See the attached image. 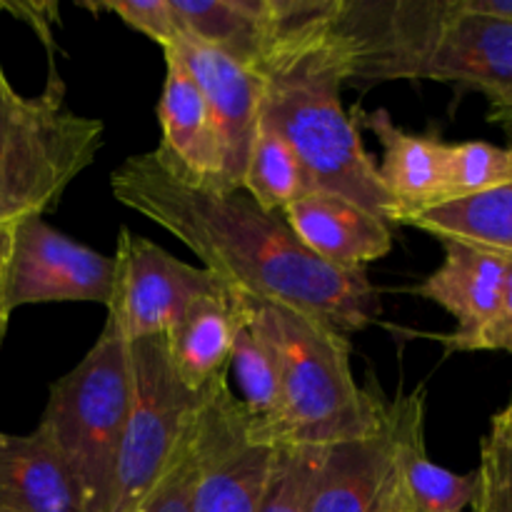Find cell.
<instances>
[{
  "mask_svg": "<svg viewBox=\"0 0 512 512\" xmlns=\"http://www.w3.org/2000/svg\"><path fill=\"white\" fill-rule=\"evenodd\" d=\"M113 198L188 245L203 268L260 303L310 315L340 333L380 318L368 270L330 268L303 248L283 213L263 210L245 190H203L165 173L153 153L130 155L110 175Z\"/></svg>",
  "mask_w": 512,
  "mask_h": 512,
  "instance_id": "1",
  "label": "cell"
},
{
  "mask_svg": "<svg viewBox=\"0 0 512 512\" xmlns=\"http://www.w3.org/2000/svg\"><path fill=\"white\" fill-rule=\"evenodd\" d=\"M340 0H315L308 18L285 35L258 70L260 118L295 150L310 183L395 225L378 163L360 140L340 98L348 85V50L335 30Z\"/></svg>",
  "mask_w": 512,
  "mask_h": 512,
  "instance_id": "2",
  "label": "cell"
},
{
  "mask_svg": "<svg viewBox=\"0 0 512 512\" xmlns=\"http://www.w3.org/2000/svg\"><path fill=\"white\" fill-rule=\"evenodd\" d=\"M335 30L348 83L435 80L512 105V23L473 15L458 0H340Z\"/></svg>",
  "mask_w": 512,
  "mask_h": 512,
  "instance_id": "3",
  "label": "cell"
},
{
  "mask_svg": "<svg viewBox=\"0 0 512 512\" xmlns=\"http://www.w3.org/2000/svg\"><path fill=\"white\" fill-rule=\"evenodd\" d=\"M250 315L268 335L280 365L278 410L255 420L275 448H328L383 428L388 400L360 388L348 335L283 305L248 298Z\"/></svg>",
  "mask_w": 512,
  "mask_h": 512,
  "instance_id": "4",
  "label": "cell"
},
{
  "mask_svg": "<svg viewBox=\"0 0 512 512\" xmlns=\"http://www.w3.org/2000/svg\"><path fill=\"white\" fill-rule=\"evenodd\" d=\"M105 125L65 105L55 70L43 93L23 95L0 65V228H15L53 208L95 163Z\"/></svg>",
  "mask_w": 512,
  "mask_h": 512,
  "instance_id": "5",
  "label": "cell"
},
{
  "mask_svg": "<svg viewBox=\"0 0 512 512\" xmlns=\"http://www.w3.org/2000/svg\"><path fill=\"white\" fill-rule=\"evenodd\" d=\"M130 390V345L108 333H100L85 358L50 385L35 430L68 465L85 512H113Z\"/></svg>",
  "mask_w": 512,
  "mask_h": 512,
  "instance_id": "6",
  "label": "cell"
},
{
  "mask_svg": "<svg viewBox=\"0 0 512 512\" xmlns=\"http://www.w3.org/2000/svg\"><path fill=\"white\" fill-rule=\"evenodd\" d=\"M278 450L233 395L228 373L210 380L188 435L193 512H260Z\"/></svg>",
  "mask_w": 512,
  "mask_h": 512,
  "instance_id": "7",
  "label": "cell"
},
{
  "mask_svg": "<svg viewBox=\"0 0 512 512\" xmlns=\"http://www.w3.org/2000/svg\"><path fill=\"white\" fill-rule=\"evenodd\" d=\"M130 410L118 460L113 512H128L160 483L188 443L200 393L170 360L165 338L130 343Z\"/></svg>",
  "mask_w": 512,
  "mask_h": 512,
  "instance_id": "8",
  "label": "cell"
},
{
  "mask_svg": "<svg viewBox=\"0 0 512 512\" xmlns=\"http://www.w3.org/2000/svg\"><path fill=\"white\" fill-rule=\"evenodd\" d=\"M113 288L103 333L123 340L168 338L200 298L228 293V285L155 245L153 240L120 228L118 253L113 255Z\"/></svg>",
  "mask_w": 512,
  "mask_h": 512,
  "instance_id": "9",
  "label": "cell"
},
{
  "mask_svg": "<svg viewBox=\"0 0 512 512\" xmlns=\"http://www.w3.org/2000/svg\"><path fill=\"white\" fill-rule=\"evenodd\" d=\"M115 260L68 238L40 218L13 228L8 265L10 310L40 303L108 305Z\"/></svg>",
  "mask_w": 512,
  "mask_h": 512,
  "instance_id": "10",
  "label": "cell"
},
{
  "mask_svg": "<svg viewBox=\"0 0 512 512\" xmlns=\"http://www.w3.org/2000/svg\"><path fill=\"white\" fill-rule=\"evenodd\" d=\"M180 33L258 73L315 0H170Z\"/></svg>",
  "mask_w": 512,
  "mask_h": 512,
  "instance_id": "11",
  "label": "cell"
},
{
  "mask_svg": "<svg viewBox=\"0 0 512 512\" xmlns=\"http://www.w3.org/2000/svg\"><path fill=\"white\" fill-rule=\"evenodd\" d=\"M165 83L158 100L160 143L150 150L173 178L203 190L228 193L223 148L203 93L190 70L165 48Z\"/></svg>",
  "mask_w": 512,
  "mask_h": 512,
  "instance_id": "12",
  "label": "cell"
},
{
  "mask_svg": "<svg viewBox=\"0 0 512 512\" xmlns=\"http://www.w3.org/2000/svg\"><path fill=\"white\" fill-rule=\"evenodd\" d=\"M168 50L178 55L203 93L220 148H223L228 188L243 190L245 165H248V153L260 115L263 80L258 73L235 63L220 50L198 43L183 33L173 40V45H168Z\"/></svg>",
  "mask_w": 512,
  "mask_h": 512,
  "instance_id": "13",
  "label": "cell"
},
{
  "mask_svg": "<svg viewBox=\"0 0 512 512\" xmlns=\"http://www.w3.org/2000/svg\"><path fill=\"white\" fill-rule=\"evenodd\" d=\"M393 455L390 410L368 438L315 448L305 512H393Z\"/></svg>",
  "mask_w": 512,
  "mask_h": 512,
  "instance_id": "14",
  "label": "cell"
},
{
  "mask_svg": "<svg viewBox=\"0 0 512 512\" xmlns=\"http://www.w3.org/2000/svg\"><path fill=\"white\" fill-rule=\"evenodd\" d=\"M443 263L413 293L458 320L453 333L433 335L448 353H465L475 335L493 320L512 258L475 245L440 240Z\"/></svg>",
  "mask_w": 512,
  "mask_h": 512,
  "instance_id": "15",
  "label": "cell"
},
{
  "mask_svg": "<svg viewBox=\"0 0 512 512\" xmlns=\"http://www.w3.org/2000/svg\"><path fill=\"white\" fill-rule=\"evenodd\" d=\"M395 433L393 512H465L473 508L478 478L453 473L425 448V388L388 400Z\"/></svg>",
  "mask_w": 512,
  "mask_h": 512,
  "instance_id": "16",
  "label": "cell"
},
{
  "mask_svg": "<svg viewBox=\"0 0 512 512\" xmlns=\"http://www.w3.org/2000/svg\"><path fill=\"white\" fill-rule=\"evenodd\" d=\"M295 238L330 268L358 273L393 250V225L338 195H303L283 210Z\"/></svg>",
  "mask_w": 512,
  "mask_h": 512,
  "instance_id": "17",
  "label": "cell"
},
{
  "mask_svg": "<svg viewBox=\"0 0 512 512\" xmlns=\"http://www.w3.org/2000/svg\"><path fill=\"white\" fill-rule=\"evenodd\" d=\"M353 118L370 130L383 148L378 175L393 203L395 225H403L413 215L443 205L448 140L435 133H408L395 125L393 115L385 108H355Z\"/></svg>",
  "mask_w": 512,
  "mask_h": 512,
  "instance_id": "18",
  "label": "cell"
},
{
  "mask_svg": "<svg viewBox=\"0 0 512 512\" xmlns=\"http://www.w3.org/2000/svg\"><path fill=\"white\" fill-rule=\"evenodd\" d=\"M0 510L85 512L68 465L40 430L30 435L0 430Z\"/></svg>",
  "mask_w": 512,
  "mask_h": 512,
  "instance_id": "19",
  "label": "cell"
},
{
  "mask_svg": "<svg viewBox=\"0 0 512 512\" xmlns=\"http://www.w3.org/2000/svg\"><path fill=\"white\" fill-rule=\"evenodd\" d=\"M238 330V295L200 298L178 328L165 338L170 360L190 390L200 393L220 373H228Z\"/></svg>",
  "mask_w": 512,
  "mask_h": 512,
  "instance_id": "20",
  "label": "cell"
},
{
  "mask_svg": "<svg viewBox=\"0 0 512 512\" xmlns=\"http://www.w3.org/2000/svg\"><path fill=\"white\" fill-rule=\"evenodd\" d=\"M403 225L512 258V183L423 210Z\"/></svg>",
  "mask_w": 512,
  "mask_h": 512,
  "instance_id": "21",
  "label": "cell"
},
{
  "mask_svg": "<svg viewBox=\"0 0 512 512\" xmlns=\"http://www.w3.org/2000/svg\"><path fill=\"white\" fill-rule=\"evenodd\" d=\"M243 190L270 213H283L288 205L315 190L295 150L260 115L245 165Z\"/></svg>",
  "mask_w": 512,
  "mask_h": 512,
  "instance_id": "22",
  "label": "cell"
},
{
  "mask_svg": "<svg viewBox=\"0 0 512 512\" xmlns=\"http://www.w3.org/2000/svg\"><path fill=\"white\" fill-rule=\"evenodd\" d=\"M238 330L230 365L240 388V403L255 420H268L278 410L280 400V365L268 335L253 320L248 295L238 293Z\"/></svg>",
  "mask_w": 512,
  "mask_h": 512,
  "instance_id": "23",
  "label": "cell"
},
{
  "mask_svg": "<svg viewBox=\"0 0 512 512\" xmlns=\"http://www.w3.org/2000/svg\"><path fill=\"white\" fill-rule=\"evenodd\" d=\"M512 183V145L463 140L445 143V203Z\"/></svg>",
  "mask_w": 512,
  "mask_h": 512,
  "instance_id": "24",
  "label": "cell"
},
{
  "mask_svg": "<svg viewBox=\"0 0 512 512\" xmlns=\"http://www.w3.org/2000/svg\"><path fill=\"white\" fill-rule=\"evenodd\" d=\"M475 478L473 512H512V400L490 420Z\"/></svg>",
  "mask_w": 512,
  "mask_h": 512,
  "instance_id": "25",
  "label": "cell"
},
{
  "mask_svg": "<svg viewBox=\"0 0 512 512\" xmlns=\"http://www.w3.org/2000/svg\"><path fill=\"white\" fill-rule=\"evenodd\" d=\"M90 13H110L123 20L128 28L138 30L145 38L158 43L160 48L173 45L180 35L178 20H175L170 0H95V3H80Z\"/></svg>",
  "mask_w": 512,
  "mask_h": 512,
  "instance_id": "26",
  "label": "cell"
},
{
  "mask_svg": "<svg viewBox=\"0 0 512 512\" xmlns=\"http://www.w3.org/2000/svg\"><path fill=\"white\" fill-rule=\"evenodd\" d=\"M315 448H280L260 512H305Z\"/></svg>",
  "mask_w": 512,
  "mask_h": 512,
  "instance_id": "27",
  "label": "cell"
},
{
  "mask_svg": "<svg viewBox=\"0 0 512 512\" xmlns=\"http://www.w3.org/2000/svg\"><path fill=\"white\" fill-rule=\"evenodd\" d=\"M190 455L188 443L180 450L175 463L170 465L168 473L160 478V483L133 505L128 512H193V503H190Z\"/></svg>",
  "mask_w": 512,
  "mask_h": 512,
  "instance_id": "28",
  "label": "cell"
},
{
  "mask_svg": "<svg viewBox=\"0 0 512 512\" xmlns=\"http://www.w3.org/2000/svg\"><path fill=\"white\" fill-rule=\"evenodd\" d=\"M475 350H503L512 355V263L493 320L475 335L465 353H475Z\"/></svg>",
  "mask_w": 512,
  "mask_h": 512,
  "instance_id": "29",
  "label": "cell"
},
{
  "mask_svg": "<svg viewBox=\"0 0 512 512\" xmlns=\"http://www.w3.org/2000/svg\"><path fill=\"white\" fill-rule=\"evenodd\" d=\"M10 245H13V228H0V345H3L5 330H8L10 305H8V265Z\"/></svg>",
  "mask_w": 512,
  "mask_h": 512,
  "instance_id": "30",
  "label": "cell"
},
{
  "mask_svg": "<svg viewBox=\"0 0 512 512\" xmlns=\"http://www.w3.org/2000/svg\"><path fill=\"white\" fill-rule=\"evenodd\" d=\"M458 5L473 15L512 23V0H458Z\"/></svg>",
  "mask_w": 512,
  "mask_h": 512,
  "instance_id": "31",
  "label": "cell"
},
{
  "mask_svg": "<svg viewBox=\"0 0 512 512\" xmlns=\"http://www.w3.org/2000/svg\"><path fill=\"white\" fill-rule=\"evenodd\" d=\"M488 120L490 123L500 125L503 130H508L512 135V105H508V108H490Z\"/></svg>",
  "mask_w": 512,
  "mask_h": 512,
  "instance_id": "32",
  "label": "cell"
},
{
  "mask_svg": "<svg viewBox=\"0 0 512 512\" xmlns=\"http://www.w3.org/2000/svg\"><path fill=\"white\" fill-rule=\"evenodd\" d=\"M0 10H3V3H0Z\"/></svg>",
  "mask_w": 512,
  "mask_h": 512,
  "instance_id": "33",
  "label": "cell"
},
{
  "mask_svg": "<svg viewBox=\"0 0 512 512\" xmlns=\"http://www.w3.org/2000/svg\"><path fill=\"white\" fill-rule=\"evenodd\" d=\"M0 512H3V510H0Z\"/></svg>",
  "mask_w": 512,
  "mask_h": 512,
  "instance_id": "34",
  "label": "cell"
}]
</instances>
